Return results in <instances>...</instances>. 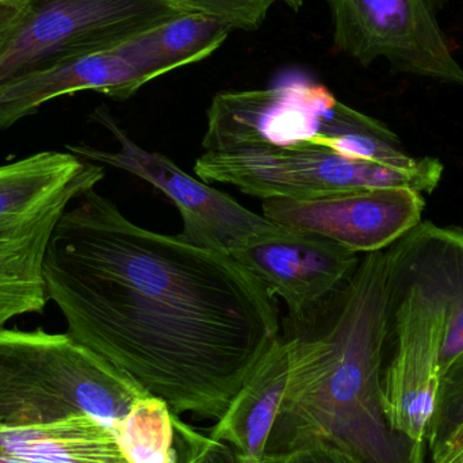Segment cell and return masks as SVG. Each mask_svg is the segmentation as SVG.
Here are the masks:
<instances>
[{
    "label": "cell",
    "instance_id": "cell-1",
    "mask_svg": "<svg viewBox=\"0 0 463 463\" xmlns=\"http://www.w3.org/2000/svg\"><path fill=\"white\" fill-rule=\"evenodd\" d=\"M67 334L176 415L220 419L280 337L274 297L233 256L130 222L92 189L45 264Z\"/></svg>",
    "mask_w": 463,
    "mask_h": 463
},
{
    "label": "cell",
    "instance_id": "cell-2",
    "mask_svg": "<svg viewBox=\"0 0 463 463\" xmlns=\"http://www.w3.org/2000/svg\"><path fill=\"white\" fill-rule=\"evenodd\" d=\"M394 291L386 250L364 253L353 277L290 337V375L264 457L336 446L362 463H423L392 431L383 407V351Z\"/></svg>",
    "mask_w": 463,
    "mask_h": 463
},
{
    "label": "cell",
    "instance_id": "cell-3",
    "mask_svg": "<svg viewBox=\"0 0 463 463\" xmlns=\"http://www.w3.org/2000/svg\"><path fill=\"white\" fill-rule=\"evenodd\" d=\"M151 396L65 334L0 331V424L38 426L89 415L114 427Z\"/></svg>",
    "mask_w": 463,
    "mask_h": 463
},
{
    "label": "cell",
    "instance_id": "cell-4",
    "mask_svg": "<svg viewBox=\"0 0 463 463\" xmlns=\"http://www.w3.org/2000/svg\"><path fill=\"white\" fill-rule=\"evenodd\" d=\"M105 167L71 152L43 151L0 165V331L48 305L45 264L57 222L95 189Z\"/></svg>",
    "mask_w": 463,
    "mask_h": 463
},
{
    "label": "cell",
    "instance_id": "cell-5",
    "mask_svg": "<svg viewBox=\"0 0 463 463\" xmlns=\"http://www.w3.org/2000/svg\"><path fill=\"white\" fill-rule=\"evenodd\" d=\"M348 135L400 143L383 122L340 102L324 84L293 75L269 89L214 95L206 111L203 146L205 151H334L335 141Z\"/></svg>",
    "mask_w": 463,
    "mask_h": 463
},
{
    "label": "cell",
    "instance_id": "cell-6",
    "mask_svg": "<svg viewBox=\"0 0 463 463\" xmlns=\"http://www.w3.org/2000/svg\"><path fill=\"white\" fill-rule=\"evenodd\" d=\"M442 163L416 157L410 165L351 159L329 149L244 148L203 151L194 174L205 184H231L260 200H312L372 187H402L430 194L442 179Z\"/></svg>",
    "mask_w": 463,
    "mask_h": 463
},
{
    "label": "cell",
    "instance_id": "cell-7",
    "mask_svg": "<svg viewBox=\"0 0 463 463\" xmlns=\"http://www.w3.org/2000/svg\"><path fill=\"white\" fill-rule=\"evenodd\" d=\"M195 13L187 0H30L15 40L0 59V84L114 51Z\"/></svg>",
    "mask_w": 463,
    "mask_h": 463
},
{
    "label": "cell",
    "instance_id": "cell-8",
    "mask_svg": "<svg viewBox=\"0 0 463 463\" xmlns=\"http://www.w3.org/2000/svg\"><path fill=\"white\" fill-rule=\"evenodd\" d=\"M91 118L111 133L118 148L106 151L87 144H70L68 152L95 165L127 171L156 187L175 203L184 222L181 234L189 241L231 255L285 230L263 214L248 211L227 193L193 178L165 155L146 151L128 135L105 106L94 110Z\"/></svg>",
    "mask_w": 463,
    "mask_h": 463
},
{
    "label": "cell",
    "instance_id": "cell-9",
    "mask_svg": "<svg viewBox=\"0 0 463 463\" xmlns=\"http://www.w3.org/2000/svg\"><path fill=\"white\" fill-rule=\"evenodd\" d=\"M337 51L359 64L463 87V68L443 32L446 0H326Z\"/></svg>",
    "mask_w": 463,
    "mask_h": 463
},
{
    "label": "cell",
    "instance_id": "cell-10",
    "mask_svg": "<svg viewBox=\"0 0 463 463\" xmlns=\"http://www.w3.org/2000/svg\"><path fill=\"white\" fill-rule=\"evenodd\" d=\"M393 355L383 374V407L392 431L423 459L437 408L445 310L416 288L394 291Z\"/></svg>",
    "mask_w": 463,
    "mask_h": 463
},
{
    "label": "cell",
    "instance_id": "cell-11",
    "mask_svg": "<svg viewBox=\"0 0 463 463\" xmlns=\"http://www.w3.org/2000/svg\"><path fill=\"white\" fill-rule=\"evenodd\" d=\"M423 194L372 187L312 200H264L263 216L282 227L320 234L355 253L383 250L420 224Z\"/></svg>",
    "mask_w": 463,
    "mask_h": 463
},
{
    "label": "cell",
    "instance_id": "cell-12",
    "mask_svg": "<svg viewBox=\"0 0 463 463\" xmlns=\"http://www.w3.org/2000/svg\"><path fill=\"white\" fill-rule=\"evenodd\" d=\"M296 323L315 315L355 272L358 253L312 232L285 230L231 253Z\"/></svg>",
    "mask_w": 463,
    "mask_h": 463
},
{
    "label": "cell",
    "instance_id": "cell-13",
    "mask_svg": "<svg viewBox=\"0 0 463 463\" xmlns=\"http://www.w3.org/2000/svg\"><path fill=\"white\" fill-rule=\"evenodd\" d=\"M386 255L393 291L419 288L445 310L443 374L463 353V230L421 222Z\"/></svg>",
    "mask_w": 463,
    "mask_h": 463
},
{
    "label": "cell",
    "instance_id": "cell-14",
    "mask_svg": "<svg viewBox=\"0 0 463 463\" xmlns=\"http://www.w3.org/2000/svg\"><path fill=\"white\" fill-rule=\"evenodd\" d=\"M146 80L118 49L62 62L0 84V130L37 113L46 102L80 91L132 98Z\"/></svg>",
    "mask_w": 463,
    "mask_h": 463
},
{
    "label": "cell",
    "instance_id": "cell-15",
    "mask_svg": "<svg viewBox=\"0 0 463 463\" xmlns=\"http://www.w3.org/2000/svg\"><path fill=\"white\" fill-rule=\"evenodd\" d=\"M290 375V343L279 337L256 364L209 437L261 462Z\"/></svg>",
    "mask_w": 463,
    "mask_h": 463
},
{
    "label": "cell",
    "instance_id": "cell-16",
    "mask_svg": "<svg viewBox=\"0 0 463 463\" xmlns=\"http://www.w3.org/2000/svg\"><path fill=\"white\" fill-rule=\"evenodd\" d=\"M0 448L26 463H129L113 429L89 415L38 426L0 424Z\"/></svg>",
    "mask_w": 463,
    "mask_h": 463
},
{
    "label": "cell",
    "instance_id": "cell-17",
    "mask_svg": "<svg viewBox=\"0 0 463 463\" xmlns=\"http://www.w3.org/2000/svg\"><path fill=\"white\" fill-rule=\"evenodd\" d=\"M231 33L227 24L205 14H187L136 38L119 52L149 83L208 59L224 45Z\"/></svg>",
    "mask_w": 463,
    "mask_h": 463
},
{
    "label": "cell",
    "instance_id": "cell-18",
    "mask_svg": "<svg viewBox=\"0 0 463 463\" xmlns=\"http://www.w3.org/2000/svg\"><path fill=\"white\" fill-rule=\"evenodd\" d=\"M175 416L163 400L148 396L113 431L129 463H178Z\"/></svg>",
    "mask_w": 463,
    "mask_h": 463
},
{
    "label": "cell",
    "instance_id": "cell-19",
    "mask_svg": "<svg viewBox=\"0 0 463 463\" xmlns=\"http://www.w3.org/2000/svg\"><path fill=\"white\" fill-rule=\"evenodd\" d=\"M463 424V353L448 367L440 380L437 408L430 424V453L437 451Z\"/></svg>",
    "mask_w": 463,
    "mask_h": 463
},
{
    "label": "cell",
    "instance_id": "cell-20",
    "mask_svg": "<svg viewBox=\"0 0 463 463\" xmlns=\"http://www.w3.org/2000/svg\"><path fill=\"white\" fill-rule=\"evenodd\" d=\"M178 463H261L248 458L227 443L201 434L175 416Z\"/></svg>",
    "mask_w": 463,
    "mask_h": 463
},
{
    "label": "cell",
    "instance_id": "cell-21",
    "mask_svg": "<svg viewBox=\"0 0 463 463\" xmlns=\"http://www.w3.org/2000/svg\"><path fill=\"white\" fill-rule=\"evenodd\" d=\"M200 14L217 19L233 30L255 32L267 21L278 0H187Z\"/></svg>",
    "mask_w": 463,
    "mask_h": 463
},
{
    "label": "cell",
    "instance_id": "cell-22",
    "mask_svg": "<svg viewBox=\"0 0 463 463\" xmlns=\"http://www.w3.org/2000/svg\"><path fill=\"white\" fill-rule=\"evenodd\" d=\"M261 463H362L336 446L315 445L291 451L285 456L266 457Z\"/></svg>",
    "mask_w": 463,
    "mask_h": 463
},
{
    "label": "cell",
    "instance_id": "cell-23",
    "mask_svg": "<svg viewBox=\"0 0 463 463\" xmlns=\"http://www.w3.org/2000/svg\"><path fill=\"white\" fill-rule=\"evenodd\" d=\"M29 3L30 0H0V59L15 40L26 18Z\"/></svg>",
    "mask_w": 463,
    "mask_h": 463
},
{
    "label": "cell",
    "instance_id": "cell-24",
    "mask_svg": "<svg viewBox=\"0 0 463 463\" xmlns=\"http://www.w3.org/2000/svg\"><path fill=\"white\" fill-rule=\"evenodd\" d=\"M461 448H463V424L454 434L450 435V438L437 451L431 454V461L439 458V457L446 456V454L453 453V451L458 450Z\"/></svg>",
    "mask_w": 463,
    "mask_h": 463
},
{
    "label": "cell",
    "instance_id": "cell-25",
    "mask_svg": "<svg viewBox=\"0 0 463 463\" xmlns=\"http://www.w3.org/2000/svg\"><path fill=\"white\" fill-rule=\"evenodd\" d=\"M431 463H463V448L453 451V453L439 457V458L434 459Z\"/></svg>",
    "mask_w": 463,
    "mask_h": 463
},
{
    "label": "cell",
    "instance_id": "cell-26",
    "mask_svg": "<svg viewBox=\"0 0 463 463\" xmlns=\"http://www.w3.org/2000/svg\"><path fill=\"white\" fill-rule=\"evenodd\" d=\"M278 2L282 3V5H288L291 11L294 13H298L301 10L302 5H304L305 0H278Z\"/></svg>",
    "mask_w": 463,
    "mask_h": 463
},
{
    "label": "cell",
    "instance_id": "cell-27",
    "mask_svg": "<svg viewBox=\"0 0 463 463\" xmlns=\"http://www.w3.org/2000/svg\"><path fill=\"white\" fill-rule=\"evenodd\" d=\"M0 463H26L22 461V459L16 458V457L11 456L7 451L3 450L0 448Z\"/></svg>",
    "mask_w": 463,
    "mask_h": 463
}]
</instances>
